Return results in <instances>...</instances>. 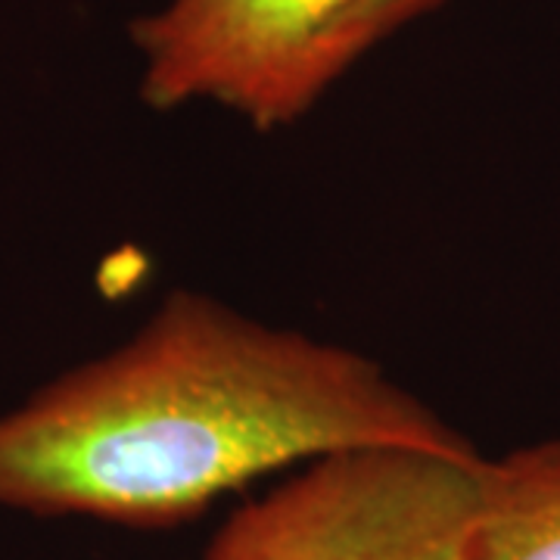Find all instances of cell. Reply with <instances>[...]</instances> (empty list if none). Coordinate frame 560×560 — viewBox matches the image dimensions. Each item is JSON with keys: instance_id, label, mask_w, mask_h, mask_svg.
Segmentation results:
<instances>
[{"instance_id": "2", "label": "cell", "mask_w": 560, "mask_h": 560, "mask_svg": "<svg viewBox=\"0 0 560 560\" xmlns=\"http://www.w3.org/2000/svg\"><path fill=\"white\" fill-rule=\"evenodd\" d=\"M489 458L361 448L241 504L202 560H470Z\"/></svg>"}, {"instance_id": "5", "label": "cell", "mask_w": 560, "mask_h": 560, "mask_svg": "<svg viewBox=\"0 0 560 560\" xmlns=\"http://www.w3.org/2000/svg\"><path fill=\"white\" fill-rule=\"evenodd\" d=\"M440 3L445 0H359L320 40L312 69L318 97L371 47H377L383 38H389L423 13L436 10Z\"/></svg>"}, {"instance_id": "4", "label": "cell", "mask_w": 560, "mask_h": 560, "mask_svg": "<svg viewBox=\"0 0 560 560\" xmlns=\"http://www.w3.org/2000/svg\"><path fill=\"white\" fill-rule=\"evenodd\" d=\"M470 560H560V440L489 460Z\"/></svg>"}, {"instance_id": "1", "label": "cell", "mask_w": 560, "mask_h": 560, "mask_svg": "<svg viewBox=\"0 0 560 560\" xmlns=\"http://www.w3.org/2000/svg\"><path fill=\"white\" fill-rule=\"evenodd\" d=\"M477 445L377 361L175 290L119 349L0 415V508L172 529L268 474Z\"/></svg>"}, {"instance_id": "3", "label": "cell", "mask_w": 560, "mask_h": 560, "mask_svg": "<svg viewBox=\"0 0 560 560\" xmlns=\"http://www.w3.org/2000/svg\"><path fill=\"white\" fill-rule=\"evenodd\" d=\"M359 0H168L131 22L140 97L153 109L219 103L259 131L302 119L324 35Z\"/></svg>"}]
</instances>
